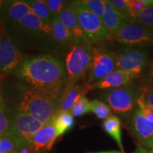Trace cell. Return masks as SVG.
Wrapping results in <instances>:
<instances>
[{"instance_id":"obj_23","label":"cell","mask_w":153,"mask_h":153,"mask_svg":"<svg viewBox=\"0 0 153 153\" xmlns=\"http://www.w3.org/2000/svg\"><path fill=\"white\" fill-rule=\"evenodd\" d=\"M103 128L110 136L114 138L120 148L122 153H124L121 137V125L119 118L111 115L103 123Z\"/></svg>"},{"instance_id":"obj_21","label":"cell","mask_w":153,"mask_h":153,"mask_svg":"<svg viewBox=\"0 0 153 153\" xmlns=\"http://www.w3.org/2000/svg\"><path fill=\"white\" fill-rule=\"evenodd\" d=\"M74 117L70 111H57L53 116L51 123L60 137L71 130L74 125Z\"/></svg>"},{"instance_id":"obj_33","label":"cell","mask_w":153,"mask_h":153,"mask_svg":"<svg viewBox=\"0 0 153 153\" xmlns=\"http://www.w3.org/2000/svg\"><path fill=\"white\" fill-rule=\"evenodd\" d=\"M111 1L115 8L123 15H126L130 12L128 0H111Z\"/></svg>"},{"instance_id":"obj_20","label":"cell","mask_w":153,"mask_h":153,"mask_svg":"<svg viewBox=\"0 0 153 153\" xmlns=\"http://www.w3.org/2000/svg\"><path fill=\"white\" fill-rule=\"evenodd\" d=\"M51 29L53 39L60 45L71 48L76 43L70 30L60 22L58 18L53 19L52 20Z\"/></svg>"},{"instance_id":"obj_37","label":"cell","mask_w":153,"mask_h":153,"mask_svg":"<svg viewBox=\"0 0 153 153\" xmlns=\"http://www.w3.org/2000/svg\"><path fill=\"white\" fill-rule=\"evenodd\" d=\"M4 33V30L0 28V47H1V41H2V38H3Z\"/></svg>"},{"instance_id":"obj_15","label":"cell","mask_w":153,"mask_h":153,"mask_svg":"<svg viewBox=\"0 0 153 153\" xmlns=\"http://www.w3.org/2000/svg\"><path fill=\"white\" fill-rule=\"evenodd\" d=\"M57 131L51 122L43 125L31 140V148L36 153L51 150L58 137Z\"/></svg>"},{"instance_id":"obj_19","label":"cell","mask_w":153,"mask_h":153,"mask_svg":"<svg viewBox=\"0 0 153 153\" xmlns=\"http://www.w3.org/2000/svg\"><path fill=\"white\" fill-rule=\"evenodd\" d=\"M30 146V143L10 129L5 135L0 136V153H19Z\"/></svg>"},{"instance_id":"obj_34","label":"cell","mask_w":153,"mask_h":153,"mask_svg":"<svg viewBox=\"0 0 153 153\" xmlns=\"http://www.w3.org/2000/svg\"><path fill=\"white\" fill-rule=\"evenodd\" d=\"M146 73L147 76L145 82H148V83H150L153 85V61L148 65Z\"/></svg>"},{"instance_id":"obj_40","label":"cell","mask_w":153,"mask_h":153,"mask_svg":"<svg viewBox=\"0 0 153 153\" xmlns=\"http://www.w3.org/2000/svg\"><path fill=\"white\" fill-rule=\"evenodd\" d=\"M150 152L151 153H153V148L151 149V150H150Z\"/></svg>"},{"instance_id":"obj_10","label":"cell","mask_w":153,"mask_h":153,"mask_svg":"<svg viewBox=\"0 0 153 153\" xmlns=\"http://www.w3.org/2000/svg\"><path fill=\"white\" fill-rule=\"evenodd\" d=\"M120 44L128 47L145 48L153 45V27L125 23L114 36Z\"/></svg>"},{"instance_id":"obj_7","label":"cell","mask_w":153,"mask_h":153,"mask_svg":"<svg viewBox=\"0 0 153 153\" xmlns=\"http://www.w3.org/2000/svg\"><path fill=\"white\" fill-rule=\"evenodd\" d=\"M116 70L114 53L101 45L94 46L92 60L88 71L87 83L92 86Z\"/></svg>"},{"instance_id":"obj_16","label":"cell","mask_w":153,"mask_h":153,"mask_svg":"<svg viewBox=\"0 0 153 153\" xmlns=\"http://www.w3.org/2000/svg\"><path fill=\"white\" fill-rule=\"evenodd\" d=\"M30 13H32L31 9L26 1L22 0L12 1L3 25L4 33H11L18 26L21 21Z\"/></svg>"},{"instance_id":"obj_24","label":"cell","mask_w":153,"mask_h":153,"mask_svg":"<svg viewBox=\"0 0 153 153\" xmlns=\"http://www.w3.org/2000/svg\"><path fill=\"white\" fill-rule=\"evenodd\" d=\"M25 1L29 6L32 13L36 16H37L45 24L51 26L53 19L45 0H26Z\"/></svg>"},{"instance_id":"obj_41","label":"cell","mask_w":153,"mask_h":153,"mask_svg":"<svg viewBox=\"0 0 153 153\" xmlns=\"http://www.w3.org/2000/svg\"><path fill=\"white\" fill-rule=\"evenodd\" d=\"M40 153H48V152H40Z\"/></svg>"},{"instance_id":"obj_22","label":"cell","mask_w":153,"mask_h":153,"mask_svg":"<svg viewBox=\"0 0 153 153\" xmlns=\"http://www.w3.org/2000/svg\"><path fill=\"white\" fill-rule=\"evenodd\" d=\"M125 22L153 27V6L137 12H129L124 15Z\"/></svg>"},{"instance_id":"obj_8","label":"cell","mask_w":153,"mask_h":153,"mask_svg":"<svg viewBox=\"0 0 153 153\" xmlns=\"http://www.w3.org/2000/svg\"><path fill=\"white\" fill-rule=\"evenodd\" d=\"M138 89L132 85L116 89H108L104 93V99L111 111L118 114H129L137 108Z\"/></svg>"},{"instance_id":"obj_4","label":"cell","mask_w":153,"mask_h":153,"mask_svg":"<svg viewBox=\"0 0 153 153\" xmlns=\"http://www.w3.org/2000/svg\"><path fill=\"white\" fill-rule=\"evenodd\" d=\"M93 48L94 45L89 42L74 43L70 48L65 58L68 74L65 88L71 87L85 79L92 60Z\"/></svg>"},{"instance_id":"obj_12","label":"cell","mask_w":153,"mask_h":153,"mask_svg":"<svg viewBox=\"0 0 153 153\" xmlns=\"http://www.w3.org/2000/svg\"><path fill=\"white\" fill-rule=\"evenodd\" d=\"M7 114L10 121V130L31 145L32 138L43 127V124L25 113L9 111Z\"/></svg>"},{"instance_id":"obj_31","label":"cell","mask_w":153,"mask_h":153,"mask_svg":"<svg viewBox=\"0 0 153 153\" xmlns=\"http://www.w3.org/2000/svg\"><path fill=\"white\" fill-rule=\"evenodd\" d=\"M130 12H137L153 6V0H128Z\"/></svg>"},{"instance_id":"obj_18","label":"cell","mask_w":153,"mask_h":153,"mask_svg":"<svg viewBox=\"0 0 153 153\" xmlns=\"http://www.w3.org/2000/svg\"><path fill=\"white\" fill-rule=\"evenodd\" d=\"M101 20L108 31L114 37L126 23L124 15L115 8L110 0H105L104 12Z\"/></svg>"},{"instance_id":"obj_32","label":"cell","mask_w":153,"mask_h":153,"mask_svg":"<svg viewBox=\"0 0 153 153\" xmlns=\"http://www.w3.org/2000/svg\"><path fill=\"white\" fill-rule=\"evenodd\" d=\"M11 2V0H0V28L2 30L4 23Z\"/></svg>"},{"instance_id":"obj_9","label":"cell","mask_w":153,"mask_h":153,"mask_svg":"<svg viewBox=\"0 0 153 153\" xmlns=\"http://www.w3.org/2000/svg\"><path fill=\"white\" fill-rule=\"evenodd\" d=\"M116 69L138 76L146 69L149 54L144 48L128 47L114 53Z\"/></svg>"},{"instance_id":"obj_29","label":"cell","mask_w":153,"mask_h":153,"mask_svg":"<svg viewBox=\"0 0 153 153\" xmlns=\"http://www.w3.org/2000/svg\"><path fill=\"white\" fill-rule=\"evenodd\" d=\"M10 129V121L1 94H0V136L5 135Z\"/></svg>"},{"instance_id":"obj_17","label":"cell","mask_w":153,"mask_h":153,"mask_svg":"<svg viewBox=\"0 0 153 153\" xmlns=\"http://www.w3.org/2000/svg\"><path fill=\"white\" fill-rule=\"evenodd\" d=\"M137 76L123 70L116 69L103 79L94 84L92 89H116L125 86L131 85Z\"/></svg>"},{"instance_id":"obj_13","label":"cell","mask_w":153,"mask_h":153,"mask_svg":"<svg viewBox=\"0 0 153 153\" xmlns=\"http://www.w3.org/2000/svg\"><path fill=\"white\" fill-rule=\"evenodd\" d=\"M58 19L60 22L70 30L76 43L89 42L79 25L77 12L73 1H67Z\"/></svg>"},{"instance_id":"obj_30","label":"cell","mask_w":153,"mask_h":153,"mask_svg":"<svg viewBox=\"0 0 153 153\" xmlns=\"http://www.w3.org/2000/svg\"><path fill=\"white\" fill-rule=\"evenodd\" d=\"M66 2L63 0H45V4L53 19L58 18Z\"/></svg>"},{"instance_id":"obj_35","label":"cell","mask_w":153,"mask_h":153,"mask_svg":"<svg viewBox=\"0 0 153 153\" xmlns=\"http://www.w3.org/2000/svg\"><path fill=\"white\" fill-rule=\"evenodd\" d=\"M133 153H151L150 150H148V149L144 148V147L140 146L137 148V150L133 152Z\"/></svg>"},{"instance_id":"obj_38","label":"cell","mask_w":153,"mask_h":153,"mask_svg":"<svg viewBox=\"0 0 153 153\" xmlns=\"http://www.w3.org/2000/svg\"><path fill=\"white\" fill-rule=\"evenodd\" d=\"M4 81V75L0 74V94H1V85Z\"/></svg>"},{"instance_id":"obj_42","label":"cell","mask_w":153,"mask_h":153,"mask_svg":"<svg viewBox=\"0 0 153 153\" xmlns=\"http://www.w3.org/2000/svg\"><path fill=\"white\" fill-rule=\"evenodd\" d=\"M117 153H122L121 152H117Z\"/></svg>"},{"instance_id":"obj_3","label":"cell","mask_w":153,"mask_h":153,"mask_svg":"<svg viewBox=\"0 0 153 153\" xmlns=\"http://www.w3.org/2000/svg\"><path fill=\"white\" fill-rule=\"evenodd\" d=\"M10 36L21 45L31 49H44L48 44L54 41L51 26H48L30 13L21 21L11 33Z\"/></svg>"},{"instance_id":"obj_39","label":"cell","mask_w":153,"mask_h":153,"mask_svg":"<svg viewBox=\"0 0 153 153\" xmlns=\"http://www.w3.org/2000/svg\"><path fill=\"white\" fill-rule=\"evenodd\" d=\"M89 153H117V151H110V152H89Z\"/></svg>"},{"instance_id":"obj_25","label":"cell","mask_w":153,"mask_h":153,"mask_svg":"<svg viewBox=\"0 0 153 153\" xmlns=\"http://www.w3.org/2000/svg\"><path fill=\"white\" fill-rule=\"evenodd\" d=\"M146 106L153 109V85L145 82L138 89L137 107Z\"/></svg>"},{"instance_id":"obj_2","label":"cell","mask_w":153,"mask_h":153,"mask_svg":"<svg viewBox=\"0 0 153 153\" xmlns=\"http://www.w3.org/2000/svg\"><path fill=\"white\" fill-rule=\"evenodd\" d=\"M12 96L7 101L11 103L5 106L9 111H19L30 115L43 125L51 122L61 99L57 95L41 89L30 87L22 82L14 84Z\"/></svg>"},{"instance_id":"obj_5","label":"cell","mask_w":153,"mask_h":153,"mask_svg":"<svg viewBox=\"0 0 153 153\" xmlns=\"http://www.w3.org/2000/svg\"><path fill=\"white\" fill-rule=\"evenodd\" d=\"M73 2L77 12L79 25L89 43L99 45L114 39V36L105 27L101 18L82 7L77 1H73Z\"/></svg>"},{"instance_id":"obj_26","label":"cell","mask_w":153,"mask_h":153,"mask_svg":"<svg viewBox=\"0 0 153 153\" xmlns=\"http://www.w3.org/2000/svg\"><path fill=\"white\" fill-rule=\"evenodd\" d=\"M77 1L87 10L102 19L104 12L105 0H79Z\"/></svg>"},{"instance_id":"obj_11","label":"cell","mask_w":153,"mask_h":153,"mask_svg":"<svg viewBox=\"0 0 153 153\" xmlns=\"http://www.w3.org/2000/svg\"><path fill=\"white\" fill-rule=\"evenodd\" d=\"M27 57L20 44L10 36L3 34L0 47V74L11 73Z\"/></svg>"},{"instance_id":"obj_36","label":"cell","mask_w":153,"mask_h":153,"mask_svg":"<svg viewBox=\"0 0 153 153\" xmlns=\"http://www.w3.org/2000/svg\"><path fill=\"white\" fill-rule=\"evenodd\" d=\"M19 153H36L33 150V148H31V146L28 147V148H26L23 149L22 150H21Z\"/></svg>"},{"instance_id":"obj_6","label":"cell","mask_w":153,"mask_h":153,"mask_svg":"<svg viewBox=\"0 0 153 153\" xmlns=\"http://www.w3.org/2000/svg\"><path fill=\"white\" fill-rule=\"evenodd\" d=\"M130 127L142 147L153 148V109L143 106L135 108L132 115Z\"/></svg>"},{"instance_id":"obj_14","label":"cell","mask_w":153,"mask_h":153,"mask_svg":"<svg viewBox=\"0 0 153 153\" xmlns=\"http://www.w3.org/2000/svg\"><path fill=\"white\" fill-rule=\"evenodd\" d=\"M92 89V86L85 82H77L71 87L65 88L63 91L57 111H70L76 101Z\"/></svg>"},{"instance_id":"obj_27","label":"cell","mask_w":153,"mask_h":153,"mask_svg":"<svg viewBox=\"0 0 153 153\" xmlns=\"http://www.w3.org/2000/svg\"><path fill=\"white\" fill-rule=\"evenodd\" d=\"M91 112H93L99 119L106 120L111 116V109L106 103L97 100L91 101Z\"/></svg>"},{"instance_id":"obj_28","label":"cell","mask_w":153,"mask_h":153,"mask_svg":"<svg viewBox=\"0 0 153 153\" xmlns=\"http://www.w3.org/2000/svg\"><path fill=\"white\" fill-rule=\"evenodd\" d=\"M70 112L74 117H79L91 112V101L86 97H82L76 101Z\"/></svg>"},{"instance_id":"obj_1","label":"cell","mask_w":153,"mask_h":153,"mask_svg":"<svg viewBox=\"0 0 153 153\" xmlns=\"http://www.w3.org/2000/svg\"><path fill=\"white\" fill-rule=\"evenodd\" d=\"M11 73L26 85L61 96L68 81L63 63L47 54L28 57Z\"/></svg>"}]
</instances>
